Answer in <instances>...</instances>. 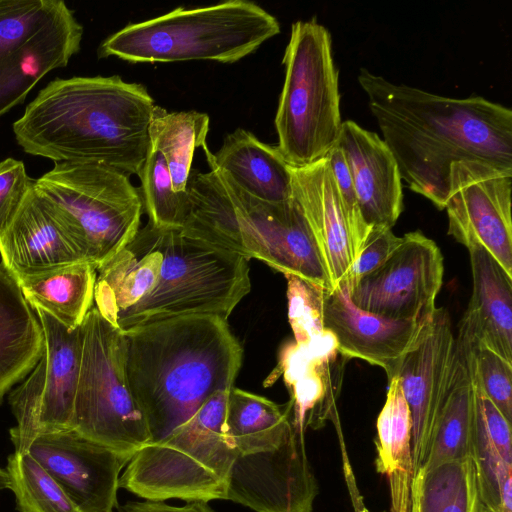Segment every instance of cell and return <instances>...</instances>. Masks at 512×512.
Instances as JSON below:
<instances>
[{
    "instance_id": "1",
    "label": "cell",
    "mask_w": 512,
    "mask_h": 512,
    "mask_svg": "<svg viewBox=\"0 0 512 512\" xmlns=\"http://www.w3.org/2000/svg\"><path fill=\"white\" fill-rule=\"evenodd\" d=\"M96 272L94 307L121 331L190 315L227 320L251 289L247 258L150 222Z\"/></svg>"
},
{
    "instance_id": "2",
    "label": "cell",
    "mask_w": 512,
    "mask_h": 512,
    "mask_svg": "<svg viewBox=\"0 0 512 512\" xmlns=\"http://www.w3.org/2000/svg\"><path fill=\"white\" fill-rule=\"evenodd\" d=\"M358 82L401 179L445 209L450 166L477 160L512 171V111L482 96L452 98L361 68Z\"/></svg>"
},
{
    "instance_id": "3",
    "label": "cell",
    "mask_w": 512,
    "mask_h": 512,
    "mask_svg": "<svg viewBox=\"0 0 512 512\" xmlns=\"http://www.w3.org/2000/svg\"><path fill=\"white\" fill-rule=\"evenodd\" d=\"M155 105L144 85L118 75L57 78L26 106L13 132L27 154L139 176Z\"/></svg>"
},
{
    "instance_id": "4",
    "label": "cell",
    "mask_w": 512,
    "mask_h": 512,
    "mask_svg": "<svg viewBox=\"0 0 512 512\" xmlns=\"http://www.w3.org/2000/svg\"><path fill=\"white\" fill-rule=\"evenodd\" d=\"M126 373L152 442L188 421L216 391L229 390L243 351L228 322L190 315L123 331Z\"/></svg>"
},
{
    "instance_id": "5",
    "label": "cell",
    "mask_w": 512,
    "mask_h": 512,
    "mask_svg": "<svg viewBox=\"0 0 512 512\" xmlns=\"http://www.w3.org/2000/svg\"><path fill=\"white\" fill-rule=\"evenodd\" d=\"M191 170L188 214L182 227L188 233L258 259L285 274L333 290L313 234L293 198L283 203L256 199L238 188L216 166Z\"/></svg>"
},
{
    "instance_id": "6",
    "label": "cell",
    "mask_w": 512,
    "mask_h": 512,
    "mask_svg": "<svg viewBox=\"0 0 512 512\" xmlns=\"http://www.w3.org/2000/svg\"><path fill=\"white\" fill-rule=\"evenodd\" d=\"M279 33L278 20L256 3L229 0L206 7H177L128 24L101 43L98 55L132 63H234Z\"/></svg>"
},
{
    "instance_id": "7",
    "label": "cell",
    "mask_w": 512,
    "mask_h": 512,
    "mask_svg": "<svg viewBox=\"0 0 512 512\" xmlns=\"http://www.w3.org/2000/svg\"><path fill=\"white\" fill-rule=\"evenodd\" d=\"M229 390L216 391L188 421L135 453L119 488L149 501L226 499L238 454L225 426Z\"/></svg>"
},
{
    "instance_id": "8",
    "label": "cell",
    "mask_w": 512,
    "mask_h": 512,
    "mask_svg": "<svg viewBox=\"0 0 512 512\" xmlns=\"http://www.w3.org/2000/svg\"><path fill=\"white\" fill-rule=\"evenodd\" d=\"M331 48L329 31L315 18L292 24L275 128L276 147L293 168L325 158L338 141L343 121Z\"/></svg>"
},
{
    "instance_id": "9",
    "label": "cell",
    "mask_w": 512,
    "mask_h": 512,
    "mask_svg": "<svg viewBox=\"0 0 512 512\" xmlns=\"http://www.w3.org/2000/svg\"><path fill=\"white\" fill-rule=\"evenodd\" d=\"M82 352L73 430L131 460L152 442L145 415L130 389L123 331L93 306L81 325Z\"/></svg>"
},
{
    "instance_id": "10",
    "label": "cell",
    "mask_w": 512,
    "mask_h": 512,
    "mask_svg": "<svg viewBox=\"0 0 512 512\" xmlns=\"http://www.w3.org/2000/svg\"><path fill=\"white\" fill-rule=\"evenodd\" d=\"M35 191L67 221L96 269L140 229L144 205L129 177L93 162H56L34 181Z\"/></svg>"
},
{
    "instance_id": "11",
    "label": "cell",
    "mask_w": 512,
    "mask_h": 512,
    "mask_svg": "<svg viewBox=\"0 0 512 512\" xmlns=\"http://www.w3.org/2000/svg\"><path fill=\"white\" fill-rule=\"evenodd\" d=\"M83 27L61 0H0V116L80 50Z\"/></svg>"
},
{
    "instance_id": "12",
    "label": "cell",
    "mask_w": 512,
    "mask_h": 512,
    "mask_svg": "<svg viewBox=\"0 0 512 512\" xmlns=\"http://www.w3.org/2000/svg\"><path fill=\"white\" fill-rule=\"evenodd\" d=\"M43 329L41 359L9 394L16 425L9 431L14 452L27 453L39 436L73 428L81 352V326L68 329L48 312L33 309Z\"/></svg>"
},
{
    "instance_id": "13",
    "label": "cell",
    "mask_w": 512,
    "mask_h": 512,
    "mask_svg": "<svg viewBox=\"0 0 512 512\" xmlns=\"http://www.w3.org/2000/svg\"><path fill=\"white\" fill-rule=\"evenodd\" d=\"M444 274L436 243L420 231L406 233L376 269L348 285L358 308L395 320H425L436 309Z\"/></svg>"
},
{
    "instance_id": "14",
    "label": "cell",
    "mask_w": 512,
    "mask_h": 512,
    "mask_svg": "<svg viewBox=\"0 0 512 512\" xmlns=\"http://www.w3.org/2000/svg\"><path fill=\"white\" fill-rule=\"evenodd\" d=\"M512 171L477 160L450 166L448 234L467 249H485L512 277Z\"/></svg>"
},
{
    "instance_id": "15",
    "label": "cell",
    "mask_w": 512,
    "mask_h": 512,
    "mask_svg": "<svg viewBox=\"0 0 512 512\" xmlns=\"http://www.w3.org/2000/svg\"><path fill=\"white\" fill-rule=\"evenodd\" d=\"M318 492L307 457L305 432L291 420L283 440L274 449L237 454L226 500L256 512H312Z\"/></svg>"
},
{
    "instance_id": "16",
    "label": "cell",
    "mask_w": 512,
    "mask_h": 512,
    "mask_svg": "<svg viewBox=\"0 0 512 512\" xmlns=\"http://www.w3.org/2000/svg\"><path fill=\"white\" fill-rule=\"evenodd\" d=\"M28 453L82 512H114L117 508L120 473L129 459L73 429L37 437Z\"/></svg>"
},
{
    "instance_id": "17",
    "label": "cell",
    "mask_w": 512,
    "mask_h": 512,
    "mask_svg": "<svg viewBox=\"0 0 512 512\" xmlns=\"http://www.w3.org/2000/svg\"><path fill=\"white\" fill-rule=\"evenodd\" d=\"M322 310L324 328L336 338L339 352L348 360L361 359L382 368L388 381L397 375L432 318L395 320L362 310L352 303L347 282L323 292Z\"/></svg>"
},
{
    "instance_id": "18",
    "label": "cell",
    "mask_w": 512,
    "mask_h": 512,
    "mask_svg": "<svg viewBox=\"0 0 512 512\" xmlns=\"http://www.w3.org/2000/svg\"><path fill=\"white\" fill-rule=\"evenodd\" d=\"M0 255L1 264L14 278L88 262L81 239L34 185L0 234Z\"/></svg>"
},
{
    "instance_id": "19",
    "label": "cell",
    "mask_w": 512,
    "mask_h": 512,
    "mask_svg": "<svg viewBox=\"0 0 512 512\" xmlns=\"http://www.w3.org/2000/svg\"><path fill=\"white\" fill-rule=\"evenodd\" d=\"M454 337L448 311L436 307L424 336L405 355L396 375L412 417L414 473L424 462L442 406Z\"/></svg>"
},
{
    "instance_id": "20",
    "label": "cell",
    "mask_w": 512,
    "mask_h": 512,
    "mask_svg": "<svg viewBox=\"0 0 512 512\" xmlns=\"http://www.w3.org/2000/svg\"><path fill=\"white\" fill-rule=\"evenodd\" d=\"M347 361L339 352L336 338L326 329L305 345L287 343L266 383L282 374L291 395L292 423L304 432L308 427L318 429L334 409Z\"/></svg>"
},
{
    "instance_id": "21",
    "label": "cell",
    "mask_w": 512,
    "mask_h": 512,
    "mask_svg": "<svg viewBox=\"0 0 512 512\" xmlns=\"http://www.w3.org/2000/svg\"><path fill=\"white\" fill-rule=\"evenodd\" d=\"M293 198L307 220L332 289L347 282L357 252L327 158L293 168Z\"/></svg>"
},
{
    "instance_id": "22",
    "label": "cell",
    "mask_w": 512,
    "mask_h": 512,
    "mask_svg": "<svg viewBox=\"0 0 512 512\" xmlns=\"http://www.w3.org/2000/svg\"><path fill=\"white\" fill-rule=\"evenodd\" d=\"M342 151L365 223L392 229L403 211L402 179L391 150L376 133L342 122L336 144Z\"/></svg>"
},
{
    "instance_id": "23",
    "label": "cell",
    "mask_w": 512,
    "mask_h": 512,
    "mask_svg": "<svg viewBox=\"0 0 512 512\" xmlns=\"http://www.w3.org/2000/svg\"><path fill=\"white\" fill-rule=\"evenodd\" d=\"M203 149L208 164L248 195L268 203L293 199L290 166L276 146L263 143L251 132L238 128L226 135L215 154L207 146Z\"/></svg>"
},
{
    "instance_id": "24",
    "label": "cell",
    "mask_w": 512,
    "mask_h": 512,
    "mask_svg": "<svg viewBox=\"0 0 512 512\" xmlns=\"http://www.w3.org/2000/svg\"><path fill=\"white\" fill-rule=\"evenodd\" d=\"M468 251L473 290L465 313L478 343L512 364V277L485 249Z\"/></svg>"
},
{
    "instance_id": "25",
    "label": "cell",
    "mask_w": 512,
    "mask_h": 512,
    "mask_svg": "<svg viewBox=\"0 0 512 512\" xmlns=\"http://www.w3.org/2000/svg\"><path fill=\"white\" fill-rule=\"evenodd\" d=\"M15 278L0 264V404L42 357V326Z\"/></svg>"
},
{
    "instance_id": "26",
    "label": "cell",
    "mask_w": 512,
    "mask_h": 512,
    "mask_svg": "<svg viewBox=\"0 0 512 512\" xmlns=\"http://www.w3.org/2000/svg\"><path fill=\"white\" fill-rule=\"evenodd\" d=\"M376 426V470L387 477L390 512H409L414 476L412 417L397 376L388 381L386 401Z\"/></svg>"
},
{
    "instance_id": "27",
    "label": "cell",
    "mask_w": 512,
    "mask_h": 512,
    "mask_svg": "<svg viewBox=\"0 0 512 512\" xmlns=\"http://www.w3.org/2000/svg\"><path fill=\"white\" fill-rule=\"evenodd\" d=\"M96 275L94 265L81 262L15 280L32 309L48 312L73 330L93 307Z\"/></svg>"
},
{
    "instance_id": "28",
    "label": "cell",
    "mask_w": 512,
    "mask_h": 512,
    "mask_svg": "<svg viewBox=\"0 0 512 512\" xmlns=\"http://www.w3.org/2000/svg\"><path fill=\"white\" fill-rule=\"evenodd\" d=\"M409 512H486L473 458L419 468L411 484Z\"/></svg>"
},
{
    "instance_id": "29",
    "label": "cell",
    "mask_w": 512,
    "mask_h": 512,
    "mask_svg": "<svg viewBox=\"0 0 512 512\" xmlns=\"http://www.w3.org/2000/svg\"><path fill=\"white\" fill-rule=\"evenodd\" d=\"M289 402L281 407L267 398L235 388L229 390L225 426L240 454L272 450L290 427Z\"/></svg>"
},
{
    "instance_id": "30",
    "label": "cell",
    "mask_w": 512,
    "mask_h": 512,
    "mask_svg": "<svg viewBox=\"0 0 512 512\" xmlns=\"http://www.w3.org/2000/svg\"><path fill=\"white\" fill-rule=\"evenodd\" d=\"M210 119L197 111L168 112L155 105L149 135L164 156L172 178L173 189L187 198V184L196 148L206 147Z\"/></svg>"
},
{
    "instance_id": "31",
    "label": "cell",
    "mask_w": 512,
    "mask_h": 512,
    "mask_svg": "<svg viewBox=\"0 0 512 512\" xmlns=\"http://www.w3.org/2000/svg\"><path fill=\"white\" fill-rule=\"evenodd\" d=\"M6 471L20 512H82L28 452L10 454Z\"/></svg>"
},
{
    "instance_id": "32",
    "label": "cell",
    "mask_w": 512,
    "mask_h": 512,
    "mask_svg": "<svg viewBox=\"0 0 512 512\" xmlns=\"http://www.w3.org/2000/svg\"><path fill=\"white\" fill-rule=\"evenodd\" d=\"M139 177L149 222L158 227L182 228L189 209L188 197L174 191L166 159L151 143Z\"/></svg>"
},
{
    "instance_id": "33",
    "label": "cell",
    "mask_w": 512,
    "mask_h": 512,
    "mask_svg": "<svg viewBox=\"0 0 512 512\" xmlns=\"http://www.w3.org/2000/svg\"><path fill=\"white\" fill-rule=\"evenodd\" d=\"M472 458L485 511L512 512V464L482 444H474Z\"/></svg>"
},
{
    "instance_id": "34",
    "label": "cell",
    "mask_w": 512,
    "mask_h": 512,
    "mask_svg": "<svg viewBox=\"0 0 512 512\" xmlns=\"http://www.w3.org/2000/svg\"><path fill=\"white\" fill-rule=\"evenodd\" d=\"M284 276L287 281L288 319L294 342L305 345L326 330L322 310L325 289L295 275Z\"/></svg>"
},
{
    "instance_id": "35",
    "label": "cell",
    "mask_w": 512,
    "mask_h": 512,
    "mask_svg": "<svg viewBox=\"0 0 512 512\" xmlns=\"http://www.w3.org/2000/svg\"><path fill=\"white\" fill-rule=\"evenodd\" d=\"M475 374L480 391L512 421V364L494 351L480 345L475 348Z\"/></svg>"
},
{
    "instance_id": "36",
    "label": "cell",
    "mask_w": 512,
    "mask_h": 512,
    "mask_svg": "<svg viewBox=\"0 0 512 512\" xmlns=\"http://www.w3.org/2000/svg\"><path fill=\"white\" fill-rule=\"evenodd\" d=\"M474 444L492 447L512 464L511 423L480 391L476 382Z\"/></svg>"
},
{
    "instance_id": "37",
    "label": "cell",
    "mask_w": 512,
    "mask_h": 512,
    "mask_svg": "<svg viewBox=\"0 0 512 512\" xmlns=\"http://www.w3.org/2000/svg\"><path fill=\"white\" fill-rule=\"evenodd\" d=\"M326 158L337 184L341 203L358 257L371 228L365 223L362 217L349 168L341 149L335 145L326 155Z\"/></svg>"
},
{
    "instance_id": "38",
    "label": "cell",
    "mask_w": 512,
    "mask_h": 512,
    "mask_svg": "<svg viewBox=\"0 0 512 512\" xmlns=\"http://www.w3.org/2000/svg\"><path fill=\"white\" fill-rule=\"evenodd\" d=\"M34 181L22 161L14 158L0 161V234L15 218Z\"/></svg>"
},
{
    "instance_id": "39",
    "label": "cell",
    "mask_w": 512,
    "mask_h": 512,
    "mask_svg": "<svg viewBox=\"0 0 512 512\" xmlns=\"http://www.w3.org/2000/svg\"><path fill=\"white\" fill-rule=\"evenodd\" d=\"M400 242L401 237L396 236L392 229L371 227L362 249L351 267L347 281L348 285L379 267Z\"/></svg>"
},
{
    "instance_id": "40",
    "label": "cell",
    "mask_w": 512,
    "mask_h": 512,
    "mask_svg": "<svg viewBox=\"0 0 512 512\" xmlns=\"http://www.w3.org/2000/svg\"><path fill=\"white\" fill-rule=\"evenodd\" d=\"M117 512H215L207 502H187L183 506H171L160 501H130L117 506Z\"/></svg>"
},
{
    "instance_id": "41",
    "label": "cell",
    "mask_w": 512,
    "mask_h": 512,
    "mask_svg": "<svg viewBox=\"0 0 512 512\" xmlns=\"http://www.w3.org/2000/svg\"><path fill=\"white\" fill-rule=\"evenodd\" d=\"M9 476L6 469L0 468V491L9 489Z\"/></svg>"
}]
</instances>
